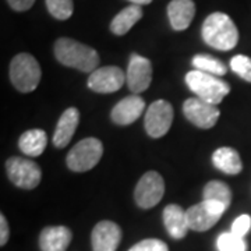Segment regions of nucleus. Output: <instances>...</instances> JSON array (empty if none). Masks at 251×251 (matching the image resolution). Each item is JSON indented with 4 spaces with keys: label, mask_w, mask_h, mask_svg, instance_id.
<instances>
[{
    "label": "nucleus",
    "mask_w": 251,
    "mask_h": 251,
    "mask_svg": "<svg viewBox=\"0 0 251 251\" xmlns=\"http://www.w3.org/2000/svg\"><path fill=\"white\" fill-rule=\"evenodd\" d=\"M53 52L57 62L63 66L84 73L95 72L100 62L98 52L94 48L72 38H59L54 42Z\"/></svg>",
    "instance_id": "nucleus-1"
},
{
    "label": "nucleus",
    "mask_w": 251,
    "mask_h": 251,
    "mask_svg": "<svg viewBox=\"0 0 251 251\" xmlns=\"http://www.w3.org/2000/svg\"><path fill=\"white\" fill-rule=\"evenodd\" d=\"M202 39L218 50H232L239 42V31L233 20L225 13H212L202 24Z\"/></svg>",
    "instance_id": "nucleus-2"
},
{
    "label": "nucleus",
    "mask_w": 251,
    "mask_h": 251,
    "mask_svg": "<svg viewBox=\"0 0 251 251\" xmlns=\"http://www.w3.org/2000/svg\"><path fill=\"white\" fill-rule=\"evenodd\" d=\"M186 84L196 97L205 100L211 105H218L230 92V85L216 75L208 73L193 70L186 74Z\"/></svg>",
    "instance_id": "nucleus-3"
},
{
    "label": "nucleus",
    "mask_w": 251,
    "mask_h": 251,
    "mask_svg": "<svg viewBox=\"0 0 251 251\" xmlns=\"http://www.w3.org/2000/svg\"><path fill=\"white\" fill-rule=\"evenodd\" d=\"M42 70L36 59L29 53H20L10 63V80L20 92H32L41 82Z\"/></svg>",
    "instance_id": "nucleus-4"
},
{
    "label": "nucleus",
    "mask_w": 251,
    "mask_h": 251,
    "mask_svg": "<svg viewBox=\"0 0 251 251\" xmlns=\"http://www.w3.org/2000/svg\"><path fill=\"white\" fill-rule=\"evenodd\" d=\"M103 153V145L98 138H84L67 153V166L73 172H88L98 165Z\"/></svg>",
    "instance_id": "nucleus-5"
},
{
    "label": "nucleus",
    "mask_w": 251,
    "mask_h": 251,
    "mask_svg": "<svg viewBox=\"0 0 251 251\" xmlns=\"http://www.w3.org/2000/svg\"><path fill=\"white\" fill-rule=\"evenodd\" d=\"M7 176L14 186L24 190H32L41 183L42 171L35 162L27 158L13 156L6 162Z\"/></svg>",
    "instance_id": "nucleus-6"
},
{
    "label": "nucleus",
    "mask_w": 251,
    "mask_h": 251,
    "mask_svg": "<svg viewBox=\"0 0 251 251\" xmlns=\"http://www.w3.org/2000/svg\"><path fill=\"white\" fill-rule=\"evenodd\" d=\"M165 194V181L158 172H147L138 180L134 190V198L137 205L144 209H150L158 205Z\"/></svg>",
    "instance_id": "nucleus-7"
},
{
    "label": "nucleus",
    "mask_w": 251,
    "mask_h": 251,
    "mask_svg": "<svg viewBox=\"0 0 251 251\" xmlns=\"http://www.w3.org/2000/svg\"><path fill=\"white\" fill-rule=\"evenodd\" d=\"M173 122V108L165 99H158L148 108L145 113L144 126L150 137L161 138L171 128Z\"/></svg>",
    "instance_id": "nucleus-8"
},
{
    "label": "nucleus",
    "mask_w": 251,
    "mask_h": 251,
    "mask_svg": "<svg viewBox=\"0 0 251 251\" xmlns=\"http://www.w3.org/2000/svg\"><path fill=\"white\" fill-rule=\"evenodd\" d=\"M126 82L125 72L116 66H105L92 72L88 77V88L99 94H112Z\"/></svg>",
    "instance_id": "nucleus-9"
},
{
    "label": "nucleus",
    "mask_w": 251,
    "mask_h": 251,
    "mask_svg": "<svg viewBox=\"0 0 251 251\" xmlns=\"http://www.w3.org/2000/svg\"><path fill=\"white\" fill-rule=\"evenodd\" d=\"M152 81V64L151 62L140 54H131L127 73H126V82L130 91L134 95L148 90Z\"/></svg>",
    "instance_id": "nucleus-10"
},
{
    "label": "nucleus",
    "mask_w": 251,
    "mask_h": 251,
    "mask_svg": "<svg viewBox=\"0 0 251 251\" xmlns=\"http://www.w3.org/2000/svg\"><path fill=\"white\" fill-rule=\"evenodd\" d=\"M225 212L222 206L216 205L211 201H202L197 205H193L186 211L188 227L196 232H205L211 229L221 219Z\"/></svg>",
    "instance_id": "nucleus-11"
},
{
    "label": "nucleus",
    "mask_w": 251,
    "mask_h": 251,
    "mask_svg": "<svg viewBox=\"0 0 251 251\" xmlns=\"http://www.w3.org/2000/svg\"><path fill=\"white\" fill-rule=\"evenodd\" d=\"M184 116L194 126L200 128H211L216 125L218 119L221 116L219 109L215 105H211L200 98H188L183 103Z\"/></svg>",
    "instance_id": "nucleus-12"
},
{
    "label": "nucleus",
    "mask_w": 251,
    "mask_h": 251,
    "mask_svg": "<svg viewBox=\"0 0 251 251\" xmlns=\"http://www.w3.org/2000/svg\"><path fill=\"white\" fill-rule=\"evenodd\" d=\"M91 240L94 251H116L122 240V229L115 222L102 221L95 225Z\"/></svg>",
    "instance_id": "nucleus-13"
},
{
    "label": "nucleus",
    "mask_w": 251,
    "mask_h": 251,
    "mask_svg": "<svg viewBox=\"0 0 251 251\" xmlns=\"http://www.w3.org/2000/svg\"><path fill=\"white\" fill-rule=\"evenodd\" d=\"M144 109H145V100L138 95H130L117 102L115 108L112 109L110 117L116 125H131L143 115Z\"/></svg>",
    "instance_id": "nucleus-14"
},
{
    "label": "nucleus",
    "mask_w": 251,
    "mask_h": 251,
    "mask_svg": "<svg viewBox=\"0 0 251 251\" xmlns=\"http://www.w3.org/2000/svg\"><path fill=\"white\" fill-rule=\"evenodd\" d=\"M72 239V230L69 227L49 226L39 234V247L42 251H66Z\"/></svg>",
    "instance_id": "nucleus-15"
},
{
    "label": "nucleus",
    "mask_w": 251,
    "mask_h": 251,
    "mask_svg": "<svg viewBox=\"0 0 251 251\" xmlns=\"http://www.w3.org/2000/svg\"><path fill=\"white\" fill-rule=\"evenodd\" d=\"M194 16L196 4L193 0H172L168 4V17L175 31L187 29Z\"/></svg>",
    "instance_id": "nucleus-16"
},
{
    "label": "nucleus",
    "mask_w": 251,
    "mask_h": 251,
    "mask_svg": "<svg viewBox=\"0 0 251 251\" xmlns=\"http://www.w3.org/2000/svg\"><path fill=\"white\" fill-rule=\"evenodd\" d=\"M80 123V112L77 108L66 109L57 122L53 135V144L57 148H63L70 143L73 135Z\"/></svg>",
    "instance_id": "nucleus-17"
},
{
    "label": "nucleus",
    "mask_w": 251,
    "mask_h": 251,
    "mask_svg": "<svg viewBox=\"0 0 251 251\" xmlns=\"http://www.w3.org/2000/svg\"><path fill=\"white\" fill-rule=\"evenodd\" d=\"M163 224L173 239H183L190 229L187 214L176 204H171L163 209Z\"/></svg>",
    "instance_id": "nucleus-18"
},
{
    "label": "nucleus",
    "mask_w": 251,
    "mask_h": 251,
    "mask_svg": "<svg viewBox=\"0 0 251 251\" xmlns=\"http://www.w3.org/2000/svg\"><path fill=\"white\" fill-rule=\"evenodd\" d=\"M141 18H143L141 6L131 4L115 16V18L110 23V31L117 36L126 35L131 28L134 27L135 23H138Z\"/></svg>",
    "instance_id": "nucleus-19"
},
{
    "label": "nucleus",
    "mask_w": 251,
    "mask_h": 251,
    "mask_svg": "<svg viewBox=\"0 0 251 251\" xmlns=\"http://www.w3.org/2000/svg\"><path fill=\"white\" fill-rule=\"evenodd\" d=\"M212 162H214L216 169H219L226 175H237L243 169L240 155L230 147L218 148L212 155Z\"/></svg>",
    "instance_id": "nucleus-20"
},
{
    "label": "nucleus",
    "mask_w": 251,
    "mask_h": 251,
    "mask_svg": "<svg viewBox=\"0 0 251 251\" xmlns=\"http://www.w3.org/2000/svg\"><path fill=\"white\" fill-rule=\"evenodd\" d=\"M48 145V135L44 130L32 128L28 130L18 140V147L21 152H24L28 156H39L45 151Z\"/></svg>",
    "instance_id": "nucleus-21"
},
{
    "label": "nucleus",
    "mask_w": 251,
    "mask_h": 251,
    "mask_svg": "<svg viewBox=\"0 0 251 251\" xmlns=\"http://www.w3.org/2000/svg\"><path fill=\"white\" fill-rule=\"evenodd\" d=\"M204 201H211L216 205L222 206L225 211L232 202V191L227 184L219 180H211L204 187Z\"/></svg>",
    "instance_id": "nucleus-22"
},
{
    "label": "nucleus",
    "mask_w": 251,
    "mask_h": 251,
    "mask_svg": "<svg viewBox=\"0 0 251 251\" xmlns=\"http://www.w3.org/2000/svg\"><path fill=\"white\" fill-rule=\"evenodd\" d=\"M193 66L196 67V70L208 73L212 75H225L227 73V67L219 59H215L211 54H197L193 59Z\"/></svg>",
    "instance_id": "nucleus-23"
},
{
    "label": "nucleus",
    "mask_w": 251,
    "mask_h": 251,
    "mask_svg": "<svg viewBox=\"0 0 251 251\" xmlns=\"http://www.w3.org/2000/svg\"><path fill=\"white\" fill-rule=\"evenodd\" d=\"M46 7L56 20H60V21L72 17L73 11H74L73 0H46Z\"/></svg>",
    "instance_id": "nucleus-24"
},
{
    "label": "nucleus",
    "mask_w": 251,
    "mask_h": 251,
    "mask_svg": "<svg viewBox=\"0 0 251 251\" xmlns=\"http://www.w3.org/2000/svg\"><path fill=\"white\" fill-rule=\"evenodd\" d=\"M216 247L219 251H246L247 244L243 237H239L232 232H229V233H222L218 237Z\"/></svg>",
    "instance_id": "nucleus-25"
},
{
    "label": "nucleus",
    "mask_w": 251,
    "mask_h": 251,
    "mask_svg": "<svg viewBox=\"0 0 251 251\" xmlns=\"http://www.w3.org/2000/svg\"><path fill=\"white\" fill-rule=\"evenodd\" d=\"M230 69L243 80L251 82V57L246 54H236L230 60Z\"/></svg>",
    "instance_id": "nucleus-26"
},
{
    "label": "nucleus",
    "mask_w": 251,
    "mask_h": 251,
    "mask_svg": "<svg viewBox=\"0 0 251 251\" xmlns=\"http://www.w3.org/2000/svg\"><path fill=\"white\" fill-rule=\"evenodd\" d=\"M128 251H169V247L166 243L158 239H145L137 243Z\"/></svg>",
    "instance_id": "nucleus-27"
},
{
    "label": "nucleus",
    "mask_w": 251,
    "mask_h": 251,
    "mask_svg": "<svg viewBox=\"0 0 251 251\" xmlns=\"http://www.w3.org/2000/svg\"><path fill=\"white\" fill-rule=\"evenodd\" d=\"M251 229V216L250 215H240L232 225V233L239 236V237H244L249 233Z\"/></svg>",
    "instance_id": "nucleus-28"
},
{
    "label": "nucleus",
    "mask_w": 251,
    "mask_h": 251,
    "mask_svg": "<svg viewBox=\"0 0 251 251\" xmlns=\"http://www.w3.org/2000/svg\"><path fill=\"white\" fill-rule=\"evenodd\" d=\"M9 6L16 11H27L35 3V0H7Z\"/></svg>",
    "instance_id": "nucleus-29"
},
{
    "label": "nucleus",
    "mask_w": 251,
    "mask_h": 251,
    "mask_svg": "<svg viewBox=\"0 0 251 251\" xmlns=\"http://www.w3.org/2000/svg\"><path fill=\"white\" fill-rule=\"evenodd\" d=\"M9 224H7V221H6V218L4 215L0 216V244L1 246H4L7 240H9Z\"/></svg>",
    "instance_id": "nucleus-30"
},
{
    "label": "nucleus",
    "mask_w": 251,
    "mask_h": 251,
    "mask_svg": "<svg viewBox=\"0 0 251 251\" xmlns=\"http://www.w3.org/2000/svg\"><path fill=\"white\" fill-rule=\"evenodd\" d=\"M128 1H131L135 6H144V4H150L152 0H128Z\"/></svg>",
    "instance_id": "nucleus-31"
}]
</instances>
